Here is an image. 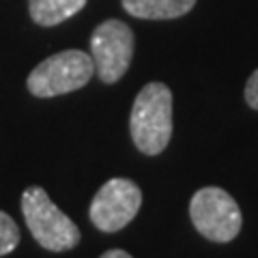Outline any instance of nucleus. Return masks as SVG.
Listing matches in <instances>:
<instances>
[{
	"label": "nucleus",
	"instance_id": "f257e3e1",
	"mask_svg": "<svg viewBox=\"0 0 258 258\" xmlns=\"http://www.w3.org/2000/svg\"><path fill=\"white\" fill-rule=\"evenodd\" d=\"M129 132L144 155H159L168 147L172 138V93L164 82H149L136 95Z\"/></svg>",
	"mask_w": 258,
	"mask_h": 258
},
{
	"label": "nucleus",
	"instance_id": "f03ea898",
	"mask_svg": "<svg viewBox=\"0 0 258 258\" xmlns=\"http://www.w3.org/2000/svg\"><path fill=\"white\" fill-rule=\"evenodd\" d=\"M22 213L32 239L43 249L64 252L76 247L82 239L76 222L64 215L39 185H32L22 194Z\"/></svg>",
	"mask_w": 258,
	"mask_h": 258
},
{
	"label": "nucleus",
	"instance_id": "7ed1b4c3",
	"mask_svg": "<svg viewBox=\"0 0 258 258\" xmlns=\"http://www.w3.org/2000/svg\"><path fill=\"white\" fill-rule=\"evenodd\" d=\"M95 76V62L82 50H64L47 56L28 74L26 86L35 97H58L80 91Z\"/></svg>",
	"mask_w": 258,
	"mask_h": 258
},
{
	"label": "nucleus",
	"instance_id": "20e7f679",
	"mask_svg": "<svg viewBox=\"0 0 258 258\" xmlns=\"http://www.w3.org/2000/svg\"><path fill=\"white\" fill-rule=\"evenodd\" d=\"M191 224L205 239L213 243H228L241 232V209L222 187H203L189 203Z\"/></svg>",
	"mask_w": 258,
	"mask_h": 258
},
{
	"label": "nucleus",
	"instance_id": "39448f33",
	"mask_svg": "<svg viewBox=\"0 0 258 258\" xmlns=\"http://www.w3.org/2000/svg\"><path fill=\"white\" fill-rule=\"evenodd\" d=\"M134 30L120 20H106L91 35V58L103 84H114L127 74L134 58Z\"/></svg>",
	"mask_w": 258,
	"mask_h": 258
},
{
	"label": "nucleus",
	"instance_id": "423d86ee",
	"mask_svg": "<svg viewBox=\"0 0 258 258\" xmlns=\"http://www.w3.org/2000/svg\"><path fill=\"white\" fill-rule=\"evenodd\" d=\"M142 207V189L132 179H110L97 189L88 217L97 230L118 232L138 215Z\"/></svg>",
	"mask_w": 258,
	"mask_h": 258
},
{
	"label": "nucleus",
	"instance_id": "0eeeda50",
	"mask_svg": "<svg viewBox=\"0 0 258 258\" xmlns=\"http://www.w3.org/2000/svg\"><path fill=\"white\" fill-rule=\"evenodd\" d=\"M120 5L140 20H174L189 13L196 0H120Z\"/></svg>",
	"mask_w": 258,
	"mask_h": 258
},
{
	"label": "nucleus",
	"instance_id": "6e6552de",
	"mask_svg": "<svg viewBox=\"0 0 258 258\" xmlns=\"http://www.w3.org/2000/svg\"><path fill=\"white\" fill-rule=\"evenodd\" d=\"M86 7V0H28V13L39 26H58Z\"/></svg>",
	"mask_w": 258,
	"mask_h": 258
},
{
	"label": "nucleus",
	"instance_id": "1a4fd4ad",
	"mask_svg": "<svg viewBox=\"0 0 258 258\" xmlns=\"http://www.w3.org/2000/svg\"><path fill=\"white\" fill-rule=\"evenodd\" d=\"M20 243V230L9 213L0 211V256L11 254Z\"/></svg>",
	"mask_w": 258,
	"mask_h": 258
},
{
	"label": "nucleus",
	"instance_id": "9d476101",
	"mask_svg": "<svg viewBox=\"0 0 258 258\" xmlns=\"http://www.w3.org/2000/svg\"><path fill=\"white\" fill-rule=\"evenodd\" d=\"M245 101L249 108L258 110V69L249 76L247 84H245Z\"/></svg>",
	"mask_w": 258,
	"mask_h": 258
},
{
	"label": "nucleus",
	"instance_id": "9b49d317",
	"mask_svg": "<svg viewBox=\"0 0 258 258\" xmlns=\"http://www.w3.org/2000/svg\"><path fill=\"white\" fill-rule=\"evenodd\" d=\"M99 258H134V256L125 252V249H108V252H103Z\"/></svg>",
	"mask_w": 258,
	"mask_h": 258
}]
</instances>
